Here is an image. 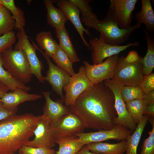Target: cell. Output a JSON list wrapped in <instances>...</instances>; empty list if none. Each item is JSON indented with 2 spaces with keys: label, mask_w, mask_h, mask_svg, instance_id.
<instances>
[{
  "label": "cell",
  "mask_w": 154,
  "mask_h": 154,
  "mask_svg": "<svg viewBox=\"0 0 154 154\" xmlns=\"http://www.w3.org/2000/svg\"><path fill=\"white\" fill-rule=\"evenodd\" d=\"M90 50H91V57L93 64L103 62V60L113 55L118 54L123 51L132 46L139 45L138 41L129 43L124 45H114L108 44L100 35L98 39L93 38L89 41Z\"/></svg>",
  "instance_id": "cell-9"
},
{
  "label": "cell",
  "mask_w": 154,
  "mask_h": 154,
  "mask_svg": "<svg viewBox=\"0 0 154 154\" xmlns=\"http://www.w3.org/2000/svg\"><path fill=\"white\" fill-rule=\"evenodd\" d=\"M6 86L0 82V99L9 90Z\"/></svg>",
  "instance_id": "cell-41"
},
{
  "label": "cell",
  "mask_w": 154,
  "mask_h": 154,
  "mask_svg": "<svg viewBox=\"0 0 154 154\" xmlns=\"http://www.w3.org/2000/svg\"><path fill=\"white\" fill-rule=\"evenodd\" d=\"M150 121L152 125L151 130L149 132L148 137L143 141L140 154H154V117Z\"/></svg>",
  "instance_id": "cell-34"
},
{
  "label": "cell",
  "mask_w": 154,
  "mask_h": 154,
  "mask_svg": "<svg viewBox=\"0 0 154 154\" xmlns=\"http://www.w3.org/2000/svg\"><path fill=\"white\" fill-rule=\"evenodd\" d=\"M69 107L80 118L86 128L110 130L116 125L114 96L103 81L83 92Z\"/></svg>",
  "instance_id": "cell-1"
},
{
  "label": "cell",
  "mask_w": 154,
  "mask_h": 154,
  "mask_svg": "<svg viewBox=\"0 0 154 154\" xmlns=\"http://www.w3.org/2000/svg\"><path fill=\"white\" fill-rule=\"evenodd\" d=\"M33 44L37 50H38L46 59L48 66L46 76L44 77L45 81H47L50 85L52 90L60 97L61 100L64 102V96L62 90L63 87L70 82L71 76L66 72L53 64L50 57L41 50L32 40Z\"/></svg>",
  "instance_id": "cell-11"
},
{
  "label": "cell",
  "mask_w": 154,
  "mask_h": 154,
  "mask_svg": "<svg viewBox=\"0 0 154 154\" xmlns=\"http://www.w3.org/2000/svg\"><path fill=\"white\" fill-rule=\"evenodd\" d=\"M12 114H14L4 107L0 99V121Z\"/></svg>",
  "instance_id": "cell-39"
},
{
  "label": "cell",
  "mask_w": 154,
  "mask_h": 154,
  "mask_svg": "<svg viewBox=\"0 0 154 154\" xmlns=\"http://www.w3.org/2000/svg\"><path fill=\"white\" fill-rule=\"evenodd\" d=\"M56 2L59 8L63 11L68 20L74 26L84 44L90 50V45L83 36L84 32L90 37L92 36L89 31L83 26L80 17V11L78 8L70 0H58Z\"/></svg>",
  "instance_id": "cell-16"
},
{
  "label": "cell",
  "mask_w": 154,
  "mask_h": 154,
  "mask_svg": "<svg viewBox=\"0 0 154 154\" xmlns=\"http://www.w3.org/2000/svg\"><path fill=\"white\" fill-rule=\"evenodd\" d=\"M41 93L45 99L42 115L51 124L55 123L61 117L70 112L69 107L64 105L61 100L54 101L52 100L50 96L51 92L49 91Z\"/></svg>",
  "instance_id": "cell-17"
},
{
  "label": "cell",
  "mask_w": 154,
  "mask_h": 154,
  "mask_svg": "<svg viewBox=\"0 0 154 154\" xmlns=\"http://www.w3.org/2000/svg\"><path fill=\"white\" fill-rule=\"evenodd\" d=\"M131 131L123 127L116 125L110 130H101L97 131L76 134V135L85 145L88 144L100 142L110 139L126 140Z\"/></svg>",
  "instance_id": "cell-13"
},
{
  "label": "cell",
  "mask_w": 154,
  "mask_h": 154,
  "mask_svg": "<svg viewBox=\"0 0 154 154\" xmlns=\"http://www.w3.org/2000/svg\"><path fill=\"white\" fill-rule=\"evenodd\" d=\"M51 58L58 66L66 72L71 76L76 73L73 67V63L59 45Z\"/></svg>",
  "instance_id": "cell-30"
},
{
  "label": "cell",
  "mask_w": 154,
  "mask_h": 154,
  "mask_svg": "<svg viewBox=\"0 0 154 154\" xmlns=\"http://www.w3.org/2000/svg\"><path fill=\"white\" fill-rule=\"evenodd\" d=\"M103 82L114 96L115 108L117 114L116 125L121 126L131 131L135 130L137 124L128 113L121 94L122 88L124 86L112 79L105 80Z\"/></svg>",
  "instance_id": "cell-6"
},
{
  "label": "cell",
  "mask_w": 154,
  "mask_h": 154,
  "mask_svg": "<svg viewBox=\"0 0 154 154\" xmlns=\"http://www.w3.org/2000/svg\"><path fill=\"white\" fill-rule=\"evenodd\" d=\"M55 143L59 145L56 154H75L84 145L76 135L58 139Z\"/></svg>",
  "instance_id": "cell-23"
},
{
  "label": "cell",
  "mask_w": 154,
  "mask_h": 154,
  "mask_svg": "<svg viewBox=\"0 0 154 154\" xmlns=\"http://www.w3.org/2000/svg\"><path fill=\"white\" fill-rule=\"evenodd\" d=\"M35 40L40 49L44 50V53L50 57H52L59 46L49 31H42L38 33Z\"/></svg>",
  "instance_id": "cell-25"
},
{
  "label": "cell",
  "mask_w": 154,
  "mask_h": 154,
  "mask_svg": "<svg viewBox=\"0 0 154 154\" xmlns=\"http://www.w3.org/2000/svg\"><path fill=\"white\" fill-rule=\"evenodd\" d=\"M59 45L74 63L80 61L73 45L68 32L65 27L55 29Z\"/></svg>",
  "instance_id": "cell-22"
},
{
  "label": "cell",
  "mask_w": 154,
  "mask_h": 154,
  "mask_svg": "<svg viewBox=\"0 0 154 154\" xmlns=\"http://www.w3.org/2000/svg\"><path fill=\"white\" fill-rule=\"evenodd\" d=\"M3 66L15 79L25 84L30 82L33 74L27 57L23 50L11 47L1 53Z\"/></svg>",
  "instance_id": "cell-4"
},
{
  "label": "cell",
  "mask_w": 154,
  "mask_h": 154,
  "mask_svg": "<svg viewBox=\"0 0 154 154\" xmlns=\"http://www.w3.org/2000/svg\"><path fill=\"white\" fill-rule=\"evenodd\" d=\"M34 134V139L28 141L25 145L33 147L44 146L50 149L55 146L51 125L43 116L38 122Z\"/></svg>",
  "instance_id": "cell-15"
},
{
  "label": "cell",
  "mask_w": 154,
  "mask_h": 154,
  "mask_svg": "<svg viewBox=\"0 0 154 154\" xmlns=\"http://www.w3.org/2000/svg\"><path fill=\"white\" fill-rule=\"evenodd\" d=\"M18 40L14 50H21L25 54L29 63L31 72L38 81L42 84L45 82L44 77L42 74L44 69L43 64L37 56V50L28 39L24 28L18 31L17 35Z\"/></svg>",
  "instance_id": "cell-7"
},
{
  "label": "cell",
  "mask_w": 154,
  "mask_h": 154,
  "mask_svg": "<svg viewBox=\"0 0 154 154\" xmlns=\"http://www.w3.org/2000/svg\"><path fill=\"white\" fill-rule=\"evenodd\" d=\"M15 154V153H12V154Z\"/></svg>",
  "instance_id": "cell-44"
},
{
  "label": "cell",
  "mask_w": 154,
  "mask_h": 154,
  "mask_svg": "<svg viewBox=\"0 0 154 154\" xmlns=\"http://www.w3.org/2000/svg\"><path fill=\"white\" fill-rule=\"evenodd\" d=\"M2 5L9 11L15 22V29L20 31L25 25L23 11L17 7L14 0H0Z\"/></svg>",
  "instance_id": "cell-28"
},
{
  "label": "cell",
  "mask_w": 154,
  "mask_h": 154,
  "mask_svg": "<svg viewBox=\"0 0 154 154\" xmlns=\"http://www.w3.org/2000/svg\"><path fill=\"white\" fill-rule=\"evenodd\" d=\"M79 9L82 16L80 20L82 23L86 24L98 20L96 15L92 10L90 3L93 0H70Z\"/></svg>",
  "instance_id": "cell-29"
},
{
  "label": "cell",
  "mask_w": 154,
  "mask_h": 154,
  "mask_svg": "<svg viewBox=\"0 0 154 154\" xmlns=\"http://www.w3.org/2000/svg\"><path fill=\"white\" fill-rule=\"evenodd\" d=\"M143 31L147 45L146 55L143 58V73L144 75L152 73L154 67V39L146 29Z\"/></svg>",
  "instance_id": "cell-26"
},
{
  "label": "cell",
  "mask_w": 154,
  "mask_h": 154,
  "mask_svg": "<svg viewBox=\"0 0 154 154\" xmlns=\"http://www.w3.org/2000/svg\"><path fill=\"white\" fill-rule=\"evenodd\" d=\"M42 97L40 95L29 94L24 90L17 89L13 91L6 93L0 100L5 108L16 114L19 104L27 101L36 100Z\"/></svg>",
  "instance_id": "cell-18"
},
{
  "label": "cell",
  "mask_w": 154,
  "mask_h": 154,
  "mask_svg": "<svg viewBox=\"0 0 154 154\" xmlns=\"http://www.w3.org/2000/svg\"><path fill=\"white\" fill-rule=\"evenodd\" d=\"M56 1L43 0L47 10V22L55 29L65 27V24L68 20L63 11L59 8H56L53 5V3Z\"/></svg>",
  "instance_id": "cell-19"
},
{
  "label": "cell",
  "mask_w": 154,
  "mask_h": 154,
  "mask_svg": "<svg viewBox=\"0 0 154 154\" xmlns=\"http://www.w3.org/2000/svg\"><path fill=\"white\" fill-rule=\"evenodd\" d=\"M144 114L149 116L154 117V104L145 106Z\"/></svg>",
  "instance_id": "cell-40"
},
{
  "label": "cell",
  "mask_w": 154,
  "mask_h": 154,
  "mask_svg": "<svg viewBox=\"0 0 154 154\" xmlns=\"http://www.w3.org/2000/svg\"><path fill=\"white\" fill-rule=\"evenodd\" d=\"M15 22L11 14L2 5L0 7V37L15 29Z\"/></svg>",
  "instance_id": "cell-32"
},
{
  "label": "cell",
  "mask_w": 154,
  "mask_h": 154,
  "mask_svg": "<svg viewBox=\"0 0 154 154\" xmlns=\"http://www.w3.org/2000/svg\"><path fill=\"white\" fill-rule=\"evenodd\" d=\"M149 118V116H144L137 124L133 133L130 134L127 139L126 154H137V147Z\"/></svg>",
  "instance_id": "cell-24"
},
{
  "label": "cell",
  "mask_w": 154,
  "mask_h": 154,
  "mask_svg": "<svg viewBox=\"0 0 154 154\" xmlns=\"http://www.w3.org/2000/svg\"><path fill=\"white\" fill-rule=\"evenodd\" d=\"M142 100L145 105L154 104V91L145 94Z\"/></svg>",
  "instance_id": "cell-38"
},
{
  "label": "cell",
  "mask_w": 154,
  "mask_h": 154,
  "mask_svg": "<svg viewBox=\"0 0 154 154\" xmlns=\"http://www.w3.org/2000/svg\"><path fill=\"white\" fill-rule=\"evenodd\" d=\"M140 86L145 94L154 91V74L144 75Z\"/></svg>",
  "instance_id": "cell-37"
},
{
  "label": "cell",
  "mask_w": 154,
  "mask_h": 154,
  "mask_svg": "<svg viewBox=\"0 0 154 154\" xmlns=\"http://www.w3.org/2000/svg\"><path fill=\"white\" fill-rule=\"evenodd\" d=\"M93 85L86 76L85 66H81L78 72L71 76L69 83L63 88L65 92V105L68 107L72 105L83 92Z\"/></svg>",
  "instance_id": "cell-12"
},
{
  "label": "cell",
  "mask_w": 154,
  "mask_h": 154,
  "mask_svg": "<svg viewBox=\"0 0 154 154\" xmlns=\"http://www.w3.org/2000/svg\"><path fill=\"white\" fill-rule=\"evenodd\" d=\"M124 56L119 57L116 68L112 80L123 86H139L144 75L143 73V58L132 63L125 61Z\"/></svg>",
  "instance_id": "cell-5"
},
{
  "label": "cell",
  "mask_w": 154,
  "mask_h": 154,
  "mask_svg": "<svg viewBox=\"0 0 154 154\" xmlns=\"http://www.w3.org/2000/svg\"><path fill=\"white\" fill-rule=\"evenodd\" d=\"M122 98L125 102L136 99H142L145 93L140 86H123L121 91Z\"/></svg>",
  "instance_id": "cell-33"
},
{
  "label": "cell",
  "mask_w": 154,
  "mask_h": 154,
  "mask_svg": "<svg viewBox=\"0 0 154 154\" xmlns=\"http://www.w3.org/2000/svg\"><path fill=\"white\" fill-rule=\"evenodd\" d=\"M140 11L135 13L137 23H143L146 29L151 34L154 33V12L150 0H142Z\"/></svg>",
  "instance_id": "cell-21"
},
{
  "label": "cell",
  "mask_w": 154,
  "mask_h": 154,
  "mask_svg": "<svg viewBox=\"0 0 154 154\" xmlns=\"http://www.w3.org/2000/svg\"><path fill=\"white\" fill-rule=\"evenodd\" d=\"M2 5L0 0V7Z\"/></svg>",
  "instance_id": "cell-43"
},
{
  "label": "cell",
  "mask_w": 154,
  "mask_h": 154,
  "mask_svg": "<svg viewBox=\"0 0 154 154\" xmlns=\"http://www.w3.org/2000/svg\"><path fill=\"white\" fill-rule=\"evenodd\" d=\"M88 148L86 145H85L82 149L77 152L75 154H97L92 152H90Z\"/></svg>",
  "instance_id": "cell-42"
},
{
  "label": "cell",
  "mask_w": 154,
  "mask_h": 154,
  "mask_svg": "<svg viewBox=\"0 0 154 154\" xmlns=\"http://www.w3.org/2000/svg\"><path fill=\"white\" fill-rule=\"evenodd\" d=\"M16 37L13 31L0 37V53L11 47L16 41Z\"/></svg>",
  "instance_id": "cell-36"
},
{
  "label": "cell",
  "mask_w": 154,
  "mask_h": 154,
  "mask_svg": "<svg viewBox=\"0 0 154 154\" xmlns=\"http://www.w3.org/2000/svg\"><path fill=\"white\" fill-rule=\"evenodd\" d=\"M19 154H56L54 149L45 147H33L24 145L18 150Z\"/></svg>",
  "instance_id": "cell-35"
},
{
  "label": "cell",
  "mask_w": 154,
  "mask_h": 154,
  "mask_svg": "<svg viewBox=\"0 0 154 154\" xmlns=\"http://www.w3.org/2000/svg\"><path fill=\"white\" fill-rule=\"evenodd\" d=\"M119 57L118 54L115 55L96 64L92 65L86 61H83L86 68V76L93 85L105 80L113 78Z\"/></svg>",
  "instance_id": "cell-8"
},
{
  "label": "cell",
  "mask_w": 154,
  "mask_h": 154,
  "mask_svg": "<svg viewBox=\"0 0 154 154\" xmlns=\"http://www.w3.org/2000/svg\"><path fill=\"white\" fill-rule=\"evenodd\" d=\"M112 10L110 4L107 14L104 19L89 23L86 25L98 31L108 44L120 45L127 40L133 32L140 28L141 24L137 23L128 29H121L113 19Z\"/></svg>",
  "instance_id": "cell-3"
},
{
  "label": "cell",
  "mask_w": 154,
  "mask_h": 154,
  "mask_svg": "<svg viewBox=\"0 0 154 154\" xmlns=\"http://www.w3.org/2000/svg\"><path fill=\"white\" fill-rule=\"evenodd\" d=\"M51 125L55 141L83 132L86 128L80 118L71 111Z\"/></svg>",
  "instance_id": "cell-10"
},
{
  "label": "cell",
  "mask_w": 154,
  "mask_h": 154,
  "mask_svg": "<svg viewBox=\"0 0 154 154\" xmlns=\"http://www.w3.org/2000/svg\"><path fill=\"white\" fill-rule=\"evenodd\" d=\"M113 20L121 29L130 27L137 0H110Z\"/></svg>",
  "instance_id": "cell-14"
},
{
  "label": "cell",
  "mask_w": 154,
  "mask_h": 154,
  "mask_svg": "<svg viewBox=\"0 0 154 154\" xmlns=\"http://www.w3.org/2000/svg\"><path fill=\"white\" fill-rule=\"evenodd\" d=\"M127 110L137 124L144 116L145 105L142 99H136L125 102Z\"/></svg>",
  "instance_id": "cell-31"
},
{
  "label": "cell",
  "mask_w": 154,
  "mask_h": 154,
  "mask_svg": "<svg viewBox=\"0 0 154 154\" xmlns=\"http://www.w3.org/2000/svg\"><path fill=\"white\" fill-rule=\"evenodd\" d=\"M0 82L7 86L12 92L19 89L28 92L31 88L14 78L3 66L1 53H0Z\"/></svg>",
  "instance_id": "cell-27"
},
{
  "label": "cell",
  "mask_w": 154,
  "mask_h": 154,
  "mask_svg": "<svg viewBox=\"0 0 154 154\" xmlns=\"http://www.w3.org/2000/svg\"><path fill=\"white\" fill-rule=\"evenodd\" d=\"M42 115L27 113L11 115L0 121V154L14 153L34 135Z\"/></svg>",
  "instance_id": "cell-2"
},
{
  "label": "cell",
  "mask_w": 154,
  "mask_h": 154,
  "mask_svg": "<svg viewBox=\"0 0 154 154\" xmlns=\"http://www.w3.org/2000/svg\"><path fill=\"white\" fill-rule=\"evenodd\" d=\"M86 145L92 152L97 154H123L127 150L126 140L116 143L101 142L92 143Z\"/></svg>",
  "instance_id": "cell-20"
}]
</instances>
